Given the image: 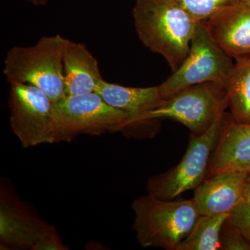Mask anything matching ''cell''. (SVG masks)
Masks as SVG:
<instances>
[{
  "instance_id": "cell-1",
  "label": "cell",
  "mask_w": 250,
  "mask_h": 250,
  "mask_svg": "<svg viewBox=\"0 0 250 250\" xmlns=\"http://www.w3.org/2000/svg\"><path fill=\"white\" fill-rule=\"evenodd\" d=\"M132 16L143 45L176 71L188 54L199 22L177 0H136Z\"/></svg>"
},
{
  "instance_id": "cell-2",
  "label": "cell",
  "mask_w": 250,
  "mask_h": 250,
  "mask_svg": "<svg viewBox=\"0 0 250 250\" xmlns=\"http://www.w3.org/2000/svg\"><path fill=\"white\" fill-rule=\"evenodd\" d=\"M136 239L144 248L177 250L201 213L193 197L162 200L147 195L132 203Z\"/></svg>"
},
{
  "instance_id": "cell-3",
  "label": "cell",
  "mask_w": 250,
  "mask_h": 250,
  "mask_svg": "<svg viewBox=\"0 0 250 250\" xmlns=\"http://www.w3.org/2000/svg\"><path fill=\"white\" fill-rule=\"evenodd\" d=\"M67 40L56 34L41 38L34 45L11 47L4 60L6 81L33 85L53 103L65 98L62 61Z\"/></svg>"
},
{
  "instance_id": "cell-4",
  "label": "cell",
  "mask_w": 250,
  "mask_h": 250,
  "mask_svg": "<svg viewBox=\"0 0 250 250\" xmlns=\"http://www.w3.org/2000/svg\"><path fill=\"white\" fill-rule=\"evenodd\" d=\"M127 118L96 92L65 97L53 104L54 143L71 142L79 135L123 131Z\"/></svg>"
},
{
  "instance_id": "cell-5",
  "label": "cell",
  "mask_w": 250,
  "mask_h": 250,
  "mask_svg": "<svg viewBox=\"0 0 250 250\" xmlns=\"http://www.w3.org/2000/svg\"><path fill=\"white\" fill-rule=\"evenodd\" d=\"M228 108L224 85L207 82L188 87L164 100L160 106L141 115L134 126L156 120L170 119L187 126L192 135L200 136Z\"/></svg>"
},
{
  "instance_id": "cell-6",
  "label": "cell",
  "mask_w": 250,
  "mask_h": 250,
  "mask_svg": "<svg viewBox=\"0 0 250 250\" xmlns=\"http://www.w3.org/2000/svg\"><path fill=\"white\" fill-rule=\"evenodd\" d=\"M225 113L203 134H191L187 151L177 166L148 179V195L159 200H172L202 184L221 134Z\"/></svg>"
},
{
  "instance_id": "cell-7",
  "label": "cell",
  "mask_w": 250,
  "mask_h": 250,
  "mask_svg": "<svg viewBox=\"0 0 250 250\" xmlns=\"http://www.w3.org/2000/svg\"><path fill=\"white\" fill-rule=\"evenodd\" d=\"M232 60L213 40L204 22H198L187 58L159 85L161 96L166 100L185 88L207 82L225 85L234 64Z\"/></svg>"
},
{
  "instance_id": "cell-8",
  "label": "cell",
  "mask_w": 250,
  "mask_h": 250,
  "mask_svg": "<svg viewBox=\"0 0 250 250\" xmlns=\"http://www.w3.org/2000/svg\"><path fill=\"white\" fill-rule=\"evenodd\" d=\"M53 102L33 85L10 84V125L23 147L54 143Z\"/></svg>"
},
{
  "instance_id": "cell-9",
  "label": "cell",
  "mask_w": 250,
  "mask_h": 250,
  "mask_svg": "<svg viewBox=\"0 0 250 250\" xmlns=\"http://www.w3.org/2000/svg\"><path fill=\"white\" fill-rule=\"evenodd\" d=\"M48 224L18 197L9 181L0 187V248L31 250Z\"/></svg>"
},
{
  "instance_id": "cell-10",
  "label": "cell",
  "mask_w": 250,
  "mask_h": 250,
  "mask_svg": "<svg viewBox=\"0 0 250 250\" xmlns=\"http://www.w3.org/2000/svg\"><path fill=\"white\" fill-rule=\"evenodd\" d=\"M202 22L231 58H250V4L236 0Z\"/></svg>"
},
{
  "instance_id": "cell-11",
  "label": "cell",
  "mask_w": 250,
  "mask_h": 250,
  "mask_svg": "<svg viewBox=\"0 0 250 250\" xmlns=\"http://www.w3.org/2000/svg\"><path fill=\"white\" fill-rule=\"evenodd\" d=\"M250 172L225 171L206 177L195 189L193 199L201 215L230 213L245 202V189Z\"/></svg>"
},
{
  "instance_id": "cell-12",
  "label": "cell",
  "mask_w": 250,
  "mask_h": 250,
  "mask_svg": "<svg viewBox=\"0 0 250 250\" xmlns=\"http://www.w3.org/2000/svg\"><path fill=\"white\" fill-rule=\"evenodd\" d=\"M250 172V123L241 124L225 113L223 129L208 167V176L225 172Z\"/></svg>"
},
{
  "instance_id": "cell-13",
  "label": "cell",
  "mask_w": 250,
  "mask_h": 250,
  "mask_svg": "<svg viewBox=\"0 0 250 250\" xmlns=\"http://www.w3.org/2000/svg\"><path fill=\"white\" fill-rule=\"evenodd\" d=\"M62 64L66 97L95 93L103 80L98 59L84 44L67 39Z\"/></svg>"
},
{
  "instance_id": "cell-14",
  "label": "cell",
  "mask_w": 250,
  "mask_h": 250,
  "mask_svg": "<svg viewBox=\"0 0 250 250\" xmlns=\"http://www.w3.org/2000/svg\"><path fill=\"white\" fill-rule=\"evenodd\" d=\"M95 92L108 104L127 115L123 131L134 126L136 120L143 113L158 107L164 102L159 85L133 88L103 80L99 83Z\"/></svg>"
},
{
  "instance_id": "cell-15",
  "label": "cell",
  "mask_w": 250,
  "mask_h": 250,
  "mask_svg": "<svg viewBox=\"0 0 250 250\" xmlns=\"http://www.w3.org/2000/svg\"><path fill=\"white\" fill-rule=\"evenodd\" d=\"M224 85L231 119L241 124H250V58L236 61Z\"/></svg>"
},
{
  "instance_id": "cell-16",
  "label": "cell",
  "mask_w": 250,
  "mask_h": 250,
  "mask_svg": "<svg viewBox=\"0 0 250 250\" xmlns=\"http://www.w3.org/2000/svg\"><path fill=\"white\" fill-rule=\"evenodd\" d=\"M230 213L218 215H201L177 250H220V233Z\"/></svg>"
},
{
  "instance_id": "cell-17",
  "label": "cell",
  "mask_w": 250,
  "mask_h": 250,
  "mask_svg": "<svg viewBox=\"0 0 250 250\" xmlns=\"http://www.w3.org/2000/svg\"><path fill=\"white\" fill-rule=\"evenodd\" d=\"M186 11L199 22H205L220 9L236 0H177Z\"/></svg>"
},
{
  "instance_id": "cell-18",
  "label": "cell",
  "mask_w": 250,
  "mask_h": 250,
  "mask_svg": "<svg viewBox=\"0 0 250 250\" xmlns=\"http://www.w3.org/2000/svg\"><path fill=\"white\" fill-rule=\"evenodd\" d=\"M220 250H250L249 242L228 219L220 233Z\"/></svg>"
},
{
  "instance_id": "cell-19",
  "label": "cell",
  "mask_w": 250,
  "mask_h": 250,
  "mask_svg": "<svg viewBox=\"0 0 250 250\" xmlns=\"http://www.w3.org/2000/svg\"><path fill=\"white\" fill-rule=\"evenodd\" d=\"M228 220L250 243V204L244 202L237 206L230 212Z\"/></svg>"
},
{
  "instance_id": "cell-20",
  "label": "cell",
  "mask_w": 250,
  "mask_h": 250,
  "mask_svg": "<svg viewBox=\"0 0 250 250\" xmlns=\"http://www.w3.org/2000/svg\"><path fill=\"white\" fill-rule=\"evenodd\" d=\"M68 247L62 243L57 229L48 225L31 250H68Z\"/></svg>"
},
{
  "instance_id": "cell-21",
  "label": "cell",
  "mask_w": 250,
  "mask_h": 250,
  "mask_svg": "<svg viewBox=\"0 0 250 250\" xmlns=\"http://www.w3.org/2000/svg\"><path fill=\"white\" fill-rule=\"evenodd\" d=\"M245 202L250 204V172L247 179L246 189H245Z\"/></svg>"
},
{
  "instance_id": "cell-22",
  "label": "cell",
  "mask_w": 250,
  "mask_h": 250,
  "mask_svg": "<svg viewBox=\"0 0 250 250\" xmlns=\"http://www.w3.org/2000/svg\"><path fill=\"white\" fill-rule=\"evenodd\" d=\"M34 6H45L50 0H24Z\"/></svg>"
},
{
  "instance_id": "cell-23",
  "label": "cell",
  "mask_w": 250,
  "mask_h": 250,
  "mask_svg": "<svg viewBox=\"0 0 250 250\" xmlns=\"http://www.w3.org/2000/svg\"><path fill=\"white\" fill-rule=\"evenodd\" d=\"M240 1H243V2L247 3V4H250V0H240Z\"/></svg>"
}]
</instances>
